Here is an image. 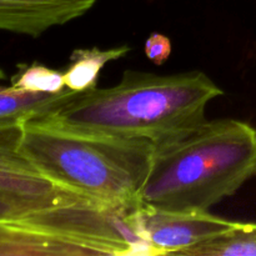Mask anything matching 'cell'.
<instances>
[{"label":"cell","instance_id":"cell-2","mask_svg":"<svg viewBox=\"0 0 256 256\" xmlns=\"http://www.w3.org/2000/svg\"><path fill=\"white\" fill-rule=\"evenodd\" d=\"M256 175V130L234 119L206 122L154 145L139 199L168 212H209Z\"/></svg>","mask_w":256,"mask_h":256},{"label":"cell","instance_id":"cell-4","mask_svg":"<svg viewBox=\"0 0 256 256\" xmlns=\"http://www.w3.org/2000/svg\"><path fill=\"white\" fill-rule=\"evenodd\" d=\"M144 236L158 255H178L229 230L234 222L209 212H168L142 204Z\"/></svg>","mask_w":256,"mask_h":256},{"label":"cell","instance_id":"cell-3","mask_svg":"<svg viewBox=\"0 0 256 256\" xmlns=\"http://www.w3.org/2000/svg\"><path fill=\"white\" fill-rule=\"evenodd\" d=\"M19 152L39 174L62 189L106 204L138 206L154 144L29 120L22 124Z\"/></svg>","mask_w":256,"mask_h":256},{"label":"cell","instance_id":"cell-8","mask_svg":"<svg viewBox=\"0 0 256 256\" xmlns=\"http://www.w3.org/2000/svg\"><path fill=\"white\" fill-rule=\"evenodd\" d=\"M65 88L62 92H30L10 86H0V125H22L56 108L72 94Z\"/></svg>","mask_w":256,"mask_h":256},{"label":"cell","instance_id":"cell-7","mask_svg":"<svg viewBox=\"0 0 256 256\" xmlns=\"http://www.w3.org/2000/svg\"><path fill=\"white\" fill-rule=\"evenodd\" d=\"M90 255L82 248L42 232L24 220H0V256Z\"/></svg>","mask_w":256,"mask_h":256},{"label":"cell","instance_id":"cell-1","mask_svg":"<svg viewBox=\"0 0 256 256\" xmlns=\"http://www.w3.org/2000/svg\"><path fill=\"white\" fill-rule=\"evenodd\" d=\"M222 90L202 72L174 75L125 72L106 89L74 92L46 114L42 124L102 136L172 140L205 122V109Z\"/></svg>","mask_w":256,"mask_h":256},{"label":"cell","instance_id":"cell-5","mask_svg":"<svg viewBox=\"0 0 256 256\" xmlns=\"http://www.w3.org/2000/svg\"><path fill=\"white\" fill-rule=\"evenodd\" d=\"M22 125H0V196L55 204L70 194L45 179L20 154Z\"/></svg>","mask_w":256,"mask_h":256},{"label":"cell","instance_id":"cell-13","mask_svg":"<svg viewBox=\"0 0 256 256\" xmlns=\"http://www.w3.org/2000/svg\"><path fill=\"white\" fill-rule=\"evenodd\" d=\"M145 54L155 64H162L172 54L170 39L159 32H152L145 42Z\"/></svg>","mask_w":256,"mask_h":256},{"label":"cell","instance_id":"cell-6","mask_svg":"<svg viewBox=\"0 0 256 256\" xmlns=\"http://www.w3.org/2000/svg\"><path fill=\"white\" fill-rule=\"evenodd\" d=\"M98 0H0V30L38 38L82 16Z\"/></svg>","mask_w":256,"mask_h":256},{"label":"cell","instance_id":"cell-12","mask_svg":"<svg viewBox=\"0 0 256 256\" xmlns=\"http://www.w3.org/2000/svg\"><path fill=\"white\" fill-rule=\"evenodd\" d=\"M52 205L54 204L35 202V200H24L0 196V220L20 219V218H25L28 215L32 214V212H39V210L45 209L48 206H52Z\"/></svg>","mask_w":256,"mask_h":256},{"label":"cell","instance_id":"cell-10","mask_svg":"<svg viewBox=\"0 0 256 256\" xmlns=\"http://www.w3.org/2000/svg\"><path fill=\"white\" fill-rule=\"evenodd\" d=\"M182 256H256V224L234 222L229 230L182 250Z\"/></svg>","mask_w":256,"mask_h":256},{"label":"cell","instance_id":"cell-11","mask_svg":"<svg viewBox=\"0 0 256 256\" xmlns=\"http://www.w3.org/2000/svg\"><path fill=\"white\" fill-rule=\"evenodd\" d=\"M12 85L19 89L40 92H62L65 89L64 72L48 68L45 65L34 64L19 68V72L12 78Z\"/></svg>","mask_w":256,"mask_h":256},{"label":"cell","instance_id":"cell-14","mask_svg":"<svg viewBox=\"0 0 256 256\" xmlns=\"http://www.w3.org/2000/svg\"><path fill=\"white\" fill-rule=\"evenodd\" d=\"M2 79H5V72L0 69V80H2Z\"/></svg>","mask_w":256,"mask_h":256},{"label":"cell","instance_id":"cell-9","mask_svg":"<svg viewBox=\"0 0 256 256\" xmlns=\"http://www.w3.org/2000/svg\"><path fill=\"white\" fill-rule=\"evenodd\" d=\"M130 52L126 45L102 50L99 48L75 49L70 55V64L64 72L65 86L82 92L96 88L98 78L106 62L125 56Z\"/></svg>","mask_w":256,"mask_h":256}]
</instances>
